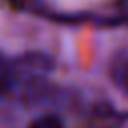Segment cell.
Segmentation results:
<instances>
[{
	"label": "cell",
	"instance_id": "cell-3",
	"mask_svg": "<svg viewBox=\"0 0 128 128\" xmlns=\"http://www.w3.org/2000/svg\"><path fill=\"white\" fill-rule=\"evenodd\" d=\"M4 4H8L10 8L14 10H20V12H32V14H38L42 10V0H2Z\"/></svg>",
	"mask_w": 128,
	"mask_h": 128
},
{
	"label": "cell",
	"instance_id": "cell-2",
	"mask_svg": "<svg viewBox=\"0 0 128 128\" xmlns=\"http://www.w3.org/2000/svg\"><path fill=\"white\" fill-rule=\"evenodd\" d=\"M14 84V72H12V60H8L4 54H0V98L12 92Z\"/></svg>",
	"mask_w": 128,
	"mask_h": 128
},
{
	"label": "cell",
	"instance_id": "cell-1",
	"mask_svg": "<svg viewBox=\"0 0 128 128\" xmlns=\"http://www.w3.org/2000/svg\"><path fill=\"white\" fill-rule=\"evenodd\" d=\"M110 72H112L114 84H116L122 92L128 94V54H120V56L112 62Z\"/></svg>",
	"mask_w": 128,
	"mask_h": 128
},
{
	"label": "cell",
	"instance_id": "cell-4",
	"mask_svg": "<svg viewBox=\"0 0 128 128\" xmlns=\"http://www.w3.org/2000/svg\"><path fill=\"white\" fill-rule=\"evenodd\" d=\"M28 128H64V122L56 114H44V116L34 118Z\"/></svg>",
	"mask_w": 128,
	"mask_h": 128
},
{
	"label": "cell",
	"instance_id": "cell-5",
	"mask_svg": "<svg viewBox=\"0 0 128 128\" xmlns=\"http://www.w3.org/2000/svg\"><path fill=\"white\" fill-rule=\"evenodd\" d=\"M118 10L124 22H128V0H118Z\"/></svg>",
	"mask_w": 128,
	"mask_h": 128
}]
</instances>
